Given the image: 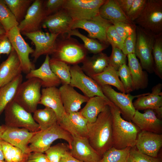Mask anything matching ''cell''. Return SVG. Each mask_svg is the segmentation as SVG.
I'll list each match as a JSON object with an SVG mask.
<instances>
[{
    "label": "cell",
    "instance_id": "cell-1",
    "mask_svg": "<svg viewBox=\"0 0 162 162\" xmlns=\"http://www.w3.org/2000/svg\"><path fill=\"white\" fill-rule=\"evenodd\" d=\"M112 119L107 106L96 121L88 124L87 138L93 148L101 156L113 146Z\"/></svg>",
    "mask_w": 162,
    "mask_h": 162
},
{
    "label": "cell",
    "instance_id": "cell-2",
    "mask_svg": "<svg viewBox=\"0 0 162 162\" xmlns=\"http://www.w3.org/2000/svg\"><path fill=\"white\" fill-rule=\"evenodd\" d=\"M109 106L112 119L113 147L119 149L135 147L139 128L133 123L124 119L119 109L112 102Z\"/></svg>",
    "mask_w": 162,
    "mask_h": 162
},
{
    "label": "cell",
    "instance_id": "cell-3",
    "mask_svg": "<svg viewBox=\"0 0 162 162\" xmlns=\"http://www.w3.org/2000/svg\"><path fill=\"white\" fill-rule=\"evenodd\" d=\"M58 139L67 141L70 148L73 138L69 133L57 123L47 129L36 132L30 141V152L44 153L54 141Z\"/></svg>",
    "mask_w": 162,
    "mask_h": 162
},
{
    "label": "cell",
    "instance_id": "cell-4",
    "mask_svg": "<svg viewBox=\"0 0 162 162\" xmlns=\"http://www.w3.org/2000/svg\"><path fill=\"white\" fill-rule=\"evenodd\" d=\"M42 82L39 79H27L20 86L14 100L27 112L34 113L41 97Z\"/></svg>",
    "mask_w": 162,
    "mask_h": 162
},
{
    "label": "cell",
    "instance_id": "cell-5",
    "mask_svg": "<svg viewBox=\"0 0 162 162\" xmlns=\"http://www.w3.org/2000/svg\"><path fill=\"white\" fill-rule=\"evenodd\" d=\"M135 21L137 26L153 34L162 33V0H147L144 9Z\"/></svg>",
    "mask_w": 162,
    "mask_h": 162
},
{
    "label": "cell",
    "instance_id": "cell-6",
    "mask_svg": "<svg viewBox=\"0 0 162 162\" xmlns=\"http://www.w3.org/2000/svg\"><path fill=\"white\" fill-rule=\"evenodd\" d=\"M136 41L135 54L142 69L150 73L154 70L152 50L156 35L136 26Z\"/></svg>",
    "mask_w": 162,
    "mask_h": 162
},
{
    "label": "cell",
    "instance_id": "cell-7",
    "mask_svg": "<svg viewBox=\"0 0 162 162\" xmlns=\"http://www.w3.org/2000/svg\"><path fill=\"white\" fill-rule=\"evenodd\" d=\"M4 111L5 124L7 126L24 128L33 132L40 130L39 126L34 119L32 113L14 100L8 104Z\"/></svg>",
    "mask_w": 162,
    "mask_h": 162
},
{
    "label": "cell",
    "instance_id": "cell-8",
    "mask_svg": "<svg viewBox=\"0 0 162 162\" xmlns=\"http://www.w3.org/2000/svg\"><path fill=\"white\" fill-rule=\"evenodd\" d=\"M105 0H65L62 7L73 21L91 19L99 14Z\"/></svg>",
    "mask_w": 162,
    "mask_h": 162
},
{
    "label": "cell",
    "instance_id": "cell-9",
    "mask_svg": "<svg viewBox=\"0 0 162 162\" xmlns=\"http://www.w3.org/2000/svg\"><path fill=\"white\" fill-rule=\"evenodd\" d=\"M58 41L52 58L67 64H76L82 62L86 57V50L84 46L76 40L69 38Z\"/></svg>",
    "mask_w": 162,
    "mask_h": 162
},
{
    "label": "cell",
    "instance_id": "cell-10",
    "mask_svg": "<svg viewBox=\"0 0 162 162\" xmlns=\"http://www.w3.org/2000/svg\"><path fill=\"white\" fill-rule=\"evenodd\" d=\"M70 85L80 89L84 95L90 98L97 96L110 101L104 94L100 87L92 78L87 75L77 64L70 67Z\"/></svg>",
    "mask_w": 162,
    "mask_h": 162
},
{
    "label": "cell",
    "instance_id": "cell-11",
    "mask_svg": "<svg viewBox=\"0 0 162 162\" xmlns=\"http://www.w3.org/2000/svg\"><path fill=\"white\" fill-rule=\"evenodd\" d=\"M112 25L98 14L90 19L73 21L71 29H83L88 33V37L97 39L100 43L107 45L108 43L106 39V32L108 28Z\"/></svg>",
    "mask_w": 162,
    "mask_h": 162
},
{
    "label": "cell",
    "instance_id": "cell-12",
    "mask_svg": "<svg viewBox=\"0 0 162 162\" xmlns=\"http://www.w3.org/2000/svg\"><path fill=\"white\" fill-rule=\"evenodd\" d=\"M7 34L13 48L19 58L22 72L27 74L35 69L29 58V55L32 54L34 50L25 41L17 26L13 28Z\"/></svg>",
    "mask_w": 162,
    "mask_h": 162
},
{
    "label": "cell",
    "instance_id": "cell-13",
    "mask_svg": "<svg viewBox=\"0 0 162 162\" xmlns=\"http://www.w3.org/2000/svg\"><path fill=\"white\" fill-rule=\"evenodd\" d=\"M22 34L31 40L35 48L32 56L36 62L43 55H52L55 51L58 34L44 32L40 30Z\"/></svg>",
    "mask_w": 162,
    "mask_h": 162
},
{
    "label": "cell",
    "instance_id": "cell-14",
    "mask_svg": "<svg viewBox=\"0 0 162 162\" xmlns=\"http://www.w3.org/2000/svg\"><path fill=\"white\" fill-rule=\"evenodd\" d=\"M100 87L105 96L119 109L121 114L127 119L131 120L136 110L134 106L133 100L142 94L134 96L130 94L118 92L108 85Z\"/></svg>",
    "mask_w": 162,
    "mask_h": 162
},
{
    "label": "cell",
    "instance_id": "cell-15",
    "mask_svg": "<svg viewBox=\"0 0 162 162\" xmlns=\"http://www.w3.org/2000/svg\"><path fill=\"white\" fill-rule=\"evenodd\" d=\"M43 2L42 0H34L24 19L17 26L21 33H30L41 30L42 22L46 17Z\"/></svg>",
    "mask_w": 162,
    "mask_h": 162
},
{
    "label": "cell",
    "instance_id": "cell-16",
    "mask_svg": "<svg viewBox=\"0 0 162 162\" xmlns=\"http://www.w3.org/2000/svg\"><path fill=\"white\" fill-rule=\"evenodd\" d=\"M162 85L158 83L152 89L151 93L143 94L133 103L136 110H154L159 117H162Z\"/></svg>",
    "mask_w": 162,
    "mask_h": 162
},
{
    "label": "cell",
    "instance_id": "cell-17",
    "mask_svg": "<svg viewBox=\"0 0 162 162\" xmlns=\"http://www.w3.org/2000/svg\"><path fill=\"white\" fill-rule=\"evenodd\" d=\"M162 146V135L146 131L138 133L135 147L139 152L156 158Z\"/></svg>",
    "mask_w": 162,
    "mask_h": 162
},
{
    "label": "cell",
    "instance_id": "cell-18",
    "mask_svg": "<svg viewBox=\"0 0 162 162\" xmlns=\"http://www.w3.org/2000/svg\"><path fill=\"white\" fill-rule=\"evenodd\" d=\"M36 132L24 128L7 126L1 139L18 147L24 153L28 155L31 152L28 145L30 141Z\"/></svg>",
    "mask_w": 162,
    "mask_h": 162
},
{
    "label": "cell",
    "instance_id": "cell-19",
    "mask_svg": "<svg viewBox=\"0 0 162 162\" xmlns=\"http://www.w3.org/2000/svg\"><path fill=\"white\" fill-rule=\"evenodd\" d=\"M70 152L82 162H100L102 156L93 148L87 137L73 136Z\"/></svg>",
    "mask_w": 162,
    "mask_h": 162
},
{
    "label": "cell",
    "instance_id": "cell-20",
    "mask_svg": "<svg viewBox=\"0 0 162 162\" xmlns=\"http://www.w3.org/2000/svg\"><path fill=\"white\" fill-rule=\"evenodd\" d=\"M73 20L62 8L46 16L41 26L48 29L51 33L63 35L71 30Z\"/></svg>",
    "mask_w": 162,
    "mask_h": 162
},
{
    "label": "cell",
    "instance_id": "cell-21",
    "mask_svg": "<svg viewBox=\"0 0 162 162\" xmlns=\"http://www.w3.org/2000/svg\"><path fill=\"white\" fill-rule=\"evenodd\" d=\"M58 124L72 136L87 137L88 121L80 112L66 113Z\"/></svg>",
    "mask_w": 162,
    "mask_h": 162
},
{
    "label": "cell",
    "instance_id": "cell-22",
    "mask_svg": "<svg viewBox=\"0 0 162 162\" xmlns=\"http://www.w3.org/2000/svg\"><path fill=\"white\" fill-rule=\"evenodd\" d=\"M22 72L20 61L13 48L7 59L0 64V87L11 82Z\"/></svg>",
    "mask_w": 162,
    "mask_h": 162
},
{
    "label": "cell",
    "instance_id": "cell-23",
    "mask_svg": "<svg viewBox=\"0 0 162 162\" xmlns=\"http://www.w3.org/2000/svg\"><path fill=\"white\" fill-rule=\"evenodd\" d=\"M131 120L141 131L159 134L162 132V121L152 110H145L143 113L136 110Z\"/></svg>",
    "mask_w": 162,
    "mask_h": 162
},
{
    "label": "cell",
    "instance_id": "cell-24",
    "mask_svg": "<svg viewBox=\"0 0 162 162\" xmlns=\"http://www.w3.org/2000/svg\"><path fill=\"white\" fill-rule=\"evenodd\" d=\"M66 113L78 112L81 105L89 98L77 92L69 85H62L59 88Z\"/></svg>",
    "mask_w": 162,
    "mask_h": 162
},
{
    "label": "cell",
    "instance_id": "cell-25",
    "mask_svg": "<svg viewBox=\"0 0 162 162\" xmlns=\"http://www.w3.org/2000/svg\"><path fill=\"white\" fill-rule=\"evenodd\" d=\"M39 104L52 109L56 115L58 123L66 114L59 88L57 87L43 88L41 90V97Z\"/></svg>",
    "mask_w": 162,
    "mask_h": 162
},
{
    "label": "cell",
    "instance_id": "cell-26",
    "mask_svg": "<svg viewBox=\"0 0 162 162\" xmlns=\"http://www.w3.org/2000/svg\"><path fill=\"white\" fill-rule=\"evenodd\" d=\"M50 58L49 55H46L44 62L41 66L38 69L32 70L26 74V79L35 78L40 79L42 82L43 88L58 86L61 82L50 68Z\"/></svg>",
    "mask_w": 162,
    "mask_h": 162
},
{
    "label": "cell",
    "instance_id": "cell-27",
    "mask_svg": "<svg viewBox=\"0 0 162 162\" xmlns=\"http://www.w3.org/2000/svg\"><path fill=\"white\" fill-rule=\"evenodd\" d=\"M99 14L103 19L112 24L118 22L134 24L122 11L116 0H107L101 6Z\"/></svg>",
    "mask_w": 162,
    "mask_h": 162
},
{
    "label": "cell",
    "instance_id": "cell-28",
    "mask_svg": "<svg viewBox=\"0 0 162 162\" xmlns=\"http://www.w3.org/2000/svg\"><path fill=\"white\" fill-rule=\"evenodd\" d=\"M127 56L133 90L146 88L148 82L147 73L143 70L135 54H129Z\"/></svg>",
    "mask_w": 162,
    "mask_h": 162
},
{
    "label": "cell",
    "instance_id": "cell-29",
    "mask_svg": "<svg viewBox=\"0 0 162 162\" xmlns=\"http://www.w3.org/2000/svg\"><path fill=\"white\" fill-rule=\"evenodd\" d=\"M81 68L87 76H92L102 72L109 65V57L102 52L92 57H86Z\"/></svg>",
    "mask_w": 162,
    "mask_h": 162
},
{
    "label": "cell",
    "instance_id": "cell-30",
    "mask_svg": "<svg viewBox=\"0 0 162 162\" xmlns=\"http://www.w3.org/2000/svg\"><path fill=\"white\" fill-rule=\"evenodd\" d=\"M111 102L100 97L94 96L89 98L80 112L88 123H93L96 121L98 115Z\"/></svg>",
    "mask_w": 162,
    "mask_h": 162
},
{
    "label": "cell",
    "instance_id": "cell-31",
    "mask_svg": "<svg viewBox=\"0 0 162 162\" xmlns=\"http://www.w3.org/2000/svg\"><path fill=\"white\" fill-rule=\"evenodd\" d=\"M91 77L100 87L106 85L112 86L122 93H126L122 83L119 78L117 71L110 65L102 72Z\"/></svg>",
    "mask_w": 162,
    "mask_h": 162
},
{
    "label": "cell",
    "instance_id": "cell-32",
    "mask_svg": "<svg viewBox=\"0 0 162 162\" xmlns=\"http://www.w3.org/2000/svg\"><path fill=\"white\" fill-rule=\"evenodd\" d=\"M21 74L11 82L0 88V115L8 104L14 99L18 89L22 82Z\"/></svg>",
    "mask_w": 162,
    "mask_h": 162
},
{
    "label": "cell",
    "instance_id": "cell-33",
    "mask_svg": "<svg viewBox=\"0 0 162 162\" xmlns=\"http://www.w3.org/2000/svg\"><path fill=\"white\" fill-rule=\"evenodd\" d=\"M33 113V119L38 124L40 130H45L58 123L56 113L50 108L37 109Z\"/></svg>",
    "mask_w": 162,
    "mask_h": 162
},
{
    "label": "cell",
    "instance_id": "cell-34",
    "mask_svg": "<svg viewBox=\"0 0 162 162\" xmlns=\"http://www.w3.org/2000/svg\"><path fill=\"white\" fill-rule=\"evenodd\" d=\"M49 64L52 70L59 79L62 85L70 84V66L65 62L53 58H50Z\"/></svg>",
    "mask_w": 162,
    "mask_h": 162
},
{
    "label": "cell",
    "instance_id": "cell-35",
    "mask_svg": "<svg viewBox=\"0 0 162 162\" xmlns=\"http://www.w3.org/2000/svg\"><path fill=\"white\" fill-rule=\"evenodd\" d=\"M19 23L24 19L34 0H4Z\"/></svg>",
    "mask_w": 162,
    "mask_h": 162
},
{
    "label": "cell",
    "instance_id": "cell-36",
    "mask_svg": "<svg viewBox=\"0 0 162 162\" xmlns=\"http://www.w3.org/2000/svg\"><path fill=\"white\" fill-rule=\"evenodd\" d=\"M67 34L69 36H75L80 38L83 42L86 50L94 54L102 52L107 46L106 44L81 34L77 29L71 30Z\"/></svg>",
    "mask_w": 162,
    "mask_h": 162
},
{
    "label": "cell",
    "instance_id": "cell-37",
    "mask_svg": "<svg viewBox=\"0 0 162 162\" xmlns=\"http://www.w3.org/2000/svg\"><path fill=\"white\" fill-rule=\"evenodd\" d=\"M1 143L6 162H26L28 154H25L19 148L2 140Z\"/></svg>",
    "mask_w": 162,
    "mask_h": 162
},
{
    "label": "cell",
    "instance_id": "cell-38",
    "mask_svg": "<svg viewBox=\"0 0 162 162\" xmlns=\"http://www.w3.org/2000/svg\"><path fill=\"white\" fill-rule=\"evenodd\" d=\"M131 148L127 147L119 149L112 146L103 155L100 162H126Z\"/></svg>",
    "mask_w": 162,
    "mask_h": 162
},
{
    "label": "cell",
    "instance_id": "cell-39",
    "mask_svg": "<svg viewBox=\"0 0 162 162\" xmlns=\"http://www.w3.org/2000/svg\"><path fill=\"white\" fill-rule=\"evenodd\" d=\"M0 23L7 33L13 28L19 25L4 0H0Z\"/></svg>",
    "mask_w": 162,
    "mask_h": 162
},
{
    "label": "cell",
    "instance_id": "cell-40",
    "mask_svg": "<svg viewBox=\"0 0 162 162\" xmlns=\"http://www.w3.org/2000/svg\"><path fill=\"white\" fill-rule=\"evenodd\" d=\"M154 70L156 74L162 78V33L156 35L152 50Z\"/></svg>",
    "mask_w": 162,
    "mask_h": 162
},
{
    "label": "cell",
    "instance_id": "cell-41",
    "mask_svg": "<svg viewBox=\"0 0 162 162\" xmlns=\"http://www.w3.org/2000/svg\"><path fill=\"white\" fill-rule=\"evenodd\" d=\"M70 149L68 144L60 143L51 146L44 153L50 162H59L62 157Z\"/></svg>",
    "mask_w": 162,
    "mask_h": 162
},
{
    "label": "cell",
    "instance_id": "cell-42",
    "mask_svg": "<svg viewBox=\"0 0 162 162\" xmlns=\"http://www.w3.org/2000/svg\"><path fill=\"white\" fill-rule=\"evenodd\" d=\"M127 56L121 50L112 46V53L109 57V65L118 71L122 65L126 64Z\"/></svg>",
    "mask_w": 162,
    "mask_h": 162
},
{
    "label": "cell",
    "instance_id": "cell-43",
    "mask_svg": "<svg viewBox=\"0 0 162 162\" xmlns=\"http://www.w3.org/2000/svg\"><path fill=\"white\" fill-rule=\"evenodd\" d=\"M125 93H129L133 91L131 77L128 66L125 64L117 71Z\"/></svg>",
    "mask_w": 162,
    "mask_h": 162
},
{
    "label": "cell",
    "instance_id": "cell-44",
    "mask_svg": "<svg viewBox=\"0 0 162 162\" xmlns=\"http://www.w3.org/2000/svg\"><path fill=\"white\" fill-rule=\"evenodd\" d=\"M147 0H134L127 16L134 22L140 16L146 5Z\"/></svg>",
    "mask_w": 162,
    "mask_h": 162
},
{
    "label": "cell",
    "instance_id": "cell-45",
    "mask_svg": "<svg viewBox=\"0 0 162 162\" xmlns=\"http://www.w3.org/2000/svg\"><path fill=\"white\" fill-rule=\"evenodd\" d=\"M106 39L108 43L112 46L121 50L122 49L124 41L117 32L113 25L110 26L107 30Z\"/></svg>",
    "mask_w": 162,
    "mask_h": 162
},
{
    "label": "cell",
    "instance_id": "cell-46",
    "mask_svg": "<svg viewBox=\"0 0 162 162\" xmlns=\"http://www.w3.org/2000/svg\"><path fill=\"white\" fill-rule=\"evenodd\" d=\"M117 32L124 41L135 29L136 26L124 22H118L112 24Z\"/></svg>",
    "mask_w": 162,
    "mask_h": 162
},
{
    "label": "cell",
    "instance_id": "cell-47",
    "mask_svg": "<svg viewBox=\"0 0 162 162\" xmlns=\"http://www.w3.org/2000/svg\"><path fill=\"white\" fill-rule=\"evenodd\" d=\"M65 1V0L44 1L43 7L46 16L62 9Z\"/></svg>",
    "mask_w": 162,
    "mask_h": 162
},
{
    "label": "cell",
    "instance_id": "cell-48",
    "mask_svg": "<svg viewBox=\"0 0 162 162\" xmlns=\"http://www.w3.org/2000/svg\"><path fill=\"white\" fill-rule=\"evenodd\" d=\"M136 41V28L124 41L123 46L122 50L127 56L129 54H135Z\"/></svg>",
    "mask_w": 162,
    "mask_h": 162
},
{
    "label": "cell",
    "instance_id": "cell-49",
    "mask_svg": "<svg viewBox=\"0 0 162 162\" xmlns=\"http://www.w3.org/2000/svg\"><path fill=\"white\" fill-rule=\"evenodd\" d=\"M130 157L135 162H161L158 158L140 153L135 147L131 148Z\"/></svg>",
    "mask_w": 162,
    "mask_h": 162
},
{
    "label": "cell",
    "instance_id": "cell-50",
    "mask_svg": "<svg viewBox=\"0 0 162 162\" xmlns=\"http://www.w3.org/2000/svg\"><path fill=\"white\" fill-rule=\"evenodd\" d=\"M12 49L7 34L0 35V58L2 54L8 55Z\"/></svg>",
    "mask_w": 162,
    "mask_h": 162
},
{
    "label": "cell",
    "instance_id": "cell-51",
    "mask_svg": "<svg viewBox=\"0 0 162 162\" xmlns=\"http://www.w3.org/2000/svg\"><path fill=\"white\" fill-rule=\"evenodd\" d=\"M26 162H50L45 154L37 152H30Z\"/></svg>",
    "mask_w": 162,
    "mask_h": 162
},
{
    "label": "cell",
    "instance_id": "cell-52",
    "mask_svg": "<svg viewBox=\"0 0 162 162\" xmlns=\"http://www.w3.org/2000/svg\"><path fill=\"white\" fill-rule=\"evenodd\" d=\"M134 0H116L119 6L127 16Z\"/></svg>",
    "mask_w": 162,
    "mask_h": 162
},
{
    "label": "cell",
    "instance_id": "cell-53",
    "mask_svg": "<svg viewBox=\"0 0 162 162\" xmlns=\"http://www.w3.org/2000/svg\"><path fill=\"white\" fill-rule=\"evenodd\" d=\"M59 162H82L73 157L70 152H66L61 158Z\"/></svg>",
    "mask_w": 162,
    "mask_h": 162
},
{
    "label": "cell",
    "instance_id": "cell-54",
    "mask_svg": "<svg viewBox=\"0 0 162 162\" xmlns=\"http://www.w3.org/2000/svg\"><path fill=\"white\" fill-rule=\"evenodd\" d=\"M4 158L1 143V139H0V160H4Z\"/></svg>",
    "mask_w": 162,
    "mask_h": 162
},
{
    "label": "cell",
    "instance_id": "cell-55",
    "mask_svg": "<svg viewBox=\"0 0 162 162\" xmlns=\"http://www.w3.org/2000/svg\"><path fill=\"white\" fill-rule=\"evenodd\" d=\"M7 126L5 124L0 125V139L4 132L6 129Z\"/></svg>",
    "mask_w": 162,
    "mask_h": 162
},
{
    "label": "cell",
    "instance_id": "cell-56",
    "mask_svg": "<svg viewBox=\"0 0 162 162\" xmlns=\"http://www.w3.org/2000/svg\"><path fill=\"white\" fill-rule=\"evenodd\" d=\"M7 34L4 28L0 23V35Z\"/></svg>",
    "mask_w": 162,
    "mask_h": 162
},
{
    "label": "cell",
    "instance_id": "cell-57",
    "mask_svg": "<svg viewBox=\"0 0 162 162\" xmlns=\"http://www.w3.org/2000/svg\"><path fill=\"white\" fill-rule=\"evenodd\" d=\"M126 162H135L132 159H131L130 157L128 158L127 161Z\"/></svg>",
    "mask_w": 162,
    "mask_h": 162
},
{
    "label": "cell",
    "instance_id": "cell-58",
    "mask_svg": "<svg viewBox=\"0 0 162 162\" xmlns=\"http://www.w3.org/2000/svg\"><path fill=\"white\" fill-rule=\"evenodd\" d=\"M0 162H6L5 160H0Z\"/></svg>",
    "mask_w": 162,
    "mask_h": 162
},
{
    "label": "cell",
    "instance_id": "cell-59",
    "mask_svg": "<svg viewBox=\"0 0 162 162\" xmlns=\"http://www.w3.org/2000/svg\"></svg>",
    "mask_w": 162,
    "mask_h": 162
}]
</instances>
